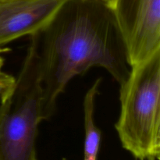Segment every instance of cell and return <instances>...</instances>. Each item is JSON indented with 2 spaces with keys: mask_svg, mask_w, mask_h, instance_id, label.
Returning <instances> with one entry per match:
<instances>
[{
  "mask_svg": "<svg viewBox=\"0 0 160 160\" xmlns=\"http://www.w3.org/2000/svg\"><path fill=\"white\" fill-rule=\"evenodd\" d=\"M40 69L42 114L48 120L68 83L102 67L123 84L131 71L126 46L112 8L102 0H66L31 35Z\"/></svg>",
  "mask_w": 160,
  "mask_h": 160,
  "instance_id": "cell-1",
  "label": "cell"
},
{
  "mask_svg": "<svg viewBox=\"0 0 160 160\" xmlns=\"http://www.w3.org/2000/svg\"><path fill=\"white\" fill-rule=\"evenodd\" d=\"M115 128L124 149L139 160L160 159V49L131 67L120 92Z\"/></svg>",
  "mask_w": 160,
  "mask_h": 160,
  "instance_id": "cell-2",
  "label": "cell"
},
{
  "mask_svg": "<svg viewBox=\"0 0 160 160\" xmlns=\"http://www.w3.org/2000/svg\"><path fill=\"white\" fill-rule=\"evenodd\" d=\"M0 97V160H38L36 141L44 120L42 90L31 43L15 83Z\"/></svg>",
  "mask_w": 160,
  "mask_h": 160,
  "instance_id": "cell-3",
  "label": "cell"
},
{
  "mask_svg": "<svg viewBox=\"0 0 160 160\" xmlns=\"http://www.w3.org/2000/svg\"><path fill=\"white\" fill-rule=\"evenodd\" d=\"M130 66L160 49V0H113Z\"/></svg>",
  "mask_w": 160,
  "mask_h": 160,
  "instance_id": "cell-4",
  "label": "cell"
},
{
  "mask_svg": "<svg viewBox=\"0 0 160 160\" xmlns=\"http://www.w3.org/2000/svg\"><path fill=\"white\" fill-rule=\"evenodd\" d=\"M66 0H0V48L42 29Z\"/></svg>",
  "mask_w": 160,
  "mask_h": 160,
  "instance_id": "cell-5",
  "label": "cell"
},
{
  "mask_svg": "<svg viewBox=\"0 0 160 160\" xmlns=\"http://www.w3.org/2000/svg\"><path fill=\"white\" fill-rule=\"evenodd\" d=\"M102 78L95 81L84 99V160H97L101 143V131L95 123V104Z\"/></svg>",
  "mask_w": 160,
  "mask_h": 160,
  "instance_id": "cell-6",
  "label": "cell"
},
{
  "mask_svg": "<svg viewBox=\"0 0 160 160\" xmlns=\"http://www.w3.org/2000/svg\"><path fill=\"white\" fill-rule=\"evenodd\" d=\"M16 78L8 73L0 71V96L12 87Z\"/></svg>",
  "mask_w": 160,
  "mask_h": 160,
  "instance_id": "cell-7",
  "label": "cell"
},
{
  "mask_svg": "<svg viewBox=\"0 0 160 160\" xmlns=\"http://www.w3.org/2000/svg\"><path fill=\"white\" fill-rule=\"evenodd\" d=\"M102 1H104L105 2L107 3V4L109 5V6H110V7H111V6H112V1H113V0H102Z\"/></svg>",
  "mask_w": 160,
  "mask_h": 160,
  "instance_id": "cell-8",
  "label": "cell"
}]
</instances>
